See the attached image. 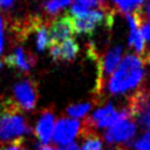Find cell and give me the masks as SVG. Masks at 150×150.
<instances>
[{
    "label": "cell",
    "mask_w": 150,
    "mask_h": 150,
    "mask_svg": "<svg viewBox=\"0 0 150 150\" xmlns=\"http://www.w3.org/2000/svg\"><path fill=\"white\" fill-rule=\"evenodd\" d=\"M79 137L83 138L81 150H102V141L96 135V132L88 131L81 127Z\"/></svg>",
    "instance_id": "15"
},
{
    "label": "cell",
    "mask_w": 150,
    "mask_h": 150,
    "mask_svg": "<svg viewBox=\"0 0 150 150\" xmlns=\"http://www.w3.org/2000/svg\"><path fill=\"white\" fill-rule=\"evenodd\" d=\"M112 2L123 13L129 14L130 12H134V11L141 8L142 5L145 2V0H112Z\"/></svg>",
    "instance_id": "19"
},
{
    "label": "cell",
    "mask_w": 150,
    "mask_h": 150,
    "mask_svg": "<svg viewBox=\"0 0 150 150\" xmlns=\"http://www.w3.org/2000/svg\"><path fill=\"white\" fill-rule=\"evenodd\" d=\"M139 30L144 39V41H150V21H145L144 14L142 16L141 23H139Z\"/></svg>",
    "instance_id": "21"
},
{
    "label": "cell",
    "mask_w": 150,
    "mask_h": 150,
    "mask_svg": "<svg viewBox=\"0 0 150 150\" xmlns=\"http://www.w3.org/2000/svg\"><path fill=\"white\" fill-rule=\"evenodd\" d=\"M122 57V47L115 46L108 49L102 57L98 60V77H97V93H101V89L104 83V77L111 75L114 70L120 64Z\"/></svg>",
    "instance_id": "9"
},
{
    "label": "cell",
    "mask_w": 150,
    "mask_h": 150,
    "mask_svg": "<svg viewBox=\"0 0 150 150\" xmlns=\"http://www.w3.org/2000/svg\"><path fill=\"white\" fill-rule=\"evenodd\" d=\"M13 100L22 110H33L38 101L36 82L32 79H23L16 82L13 87Z\"/></svg>",
    "instance_id": "6"
},
{
    "label": "cell",
    "mask_w": 150,
    "mask_h": 150,
    "mask_svg": "<svg viewBox=\"0 0 150 150\" xmlns=\"http://www.w3.org/2000/svg\"><path fill=\"white\" fill-rule=\"evenodd\" d=\"M50 56L54 61H63V62H71L76 59L80 52V47L74 39H68L62 41L61 43L49 46Z\"/></svg>",
    "instance_id": "13"
},
{
    "label": "cell",
    "mask_w": 150,
    "mask_h": 150,
    "mask_svg": "<svg viewBox=\"0 0 150 150\" xmlns=\"http://www.w3.org/2000/svg\"><path fill=\"white\" fill-rule=\"evenodd\" d=\"M36 34V48L39 52L45 50L49 45V36H48V27L43 21H41L35 29Z\"/></svg>",
    "instance_id": "16"
},
{
    "label": "cell",
    "mask_w": 150,
    "mask_h": 150,
    "mask_svg": "<svg viewBox=\"0 0 150 150\" xmlns=\"http://www.w3.org/2000/svg\"><path fill=\"white\" fill-rule=\"evenodd\" d=\"M4 27H5L4 20H2V18H1V19H0V54H1L2 50H4V43H5V40H4Z\"/></svg>",
    "instance_id": "24"
},
{
    "label": "cell",
    "mask_w": 150,
    "mask_h": 150,
    "mask_svg": "<svg viewBox=\"0 0 150 150\" xmlns=\"http://www.w3.org/2000/svg\"><path fill=\"white\" fill-rule=\"evenodd\" d=\"M96 8L97 11H109L105 0H71L70 15L77 16Z\"/></svg>",
    "instance_id": "14"
},
{
    "label": "cell",
    "mask_w": 150,
    "mask_h": 150,
    "mask_svg": "<svg viewBox=\"0 0 150 150\" xmlns=\"http://www.w3.org/2000/svg\"><path fill=\"white\" fill-rule=\"evenodd\" d=\"M81 127H82V124L79 120L62 116L57 120V122L54 127L52 139L54 141L55 144L64 146V145L71 143L76 136H79Z\"/></svg>",
    "instance_id": "7"
},
{
    "label": "cell",
    "mask_w": 150,
    "mask_h": 150,
    "mask_svg": "<svg viewBox=\"0 0 150 150\" xmlns=\"http://www.w3.org/2000/svg\"><path fill=\"white\" fill-rule=\"evenodd\" d=\"M128 109L130 117L137 121L141 128L150 129V91L146 89L137 90L129 100Z\"/></svg>",
    "instance_id": "5"
},
{
    "label": "cell",
    "mask_w": 150,
    "mask_h": 150,
    "mask_svg": "<svg viewBox=\"0 0 150 150\" xmlns=\"http://www.w3.org/2000/svg\"><path fill=\"white\" fill-rule=\"evenodd\" d=\"M93 103L91 102H86V103H77V104H71L67 107L66 114L70 116V118H80L82 116H86L89 110L91 109Z\"/></svg>",
    "instance_id": "17"
},
{
    "label": "cell",
    "mask_w": 150,
    "mask_h": 150,
    "mask_svg": "<svg viewBox=\"0 0 150 150\" xmlns=\"http://www.w3.org/2000/svg\"><path fill=\"white\" fill-rule=\"evenodd\" d=\"M144 66L145 62L139 55H125L109 79V93L112 95H121L138 87L145 75Z\"/></svg>",
    "instance_id": "1"
},
{
    "label": "cell",
    "mask_w": 150,
    "mask_h": 150,
    "mask_svg": "<svg viewBox=\"0 0 150 150\" xmlns=\"http://www.w3.org/2000/svg\"><path fill=\"white\" fill-rule=\"evenodd\" d=\"M22 142H23V138H19V139L0 148V150H20L22 148Z\"/></svg>",
    "instance_id": "22"
},
{
    "label": "cell",
    "mask_w": 150,
    "mask_h": 150,
    "mask_svg": "<svg viewBox=\"0 0 150 150\" xmlns=\"http://www.w3.org/2000/svg\"><path fill=\"white\" fill-rule=\"evenodd\" d=\"M74 22L73 16L70 13H66L62 15L56 16L48 29V36H49V46L61 43L62 41H66L68 39H73L74 35Z\"/></svg>",
    "instance_id": "8"
},
{
    "label": "cell",
    "mask_w": 150,
    "mask_h": 150,
    "mask_svg": "<svg viewBox=\"0 0 150 150\" xmlns=\"http://www.w3.org/2000/svg\"><path fill=\"white\" fill-rule=\"evenodd\" d=\"M15 1L16 0H0V9H4V11L11 9L14 6Z\"/></svg>",
    "instance_id": "23"
},
{
    "label": "cell",
    "mask_w": 150,
    "mask_h": 150,
    "mask_svg": "<svg viewBox=\"0 0 150 150\" xmlns=\"http://www.w3.org/2000/svg\"><path fill=\"white\" fill-rule=\"evenodd\" d=\"M128 118H130V111L128 107L118 110L115 108V105L108 103L107 105L97 109L91 116L87 117L82 123V128L88 131L95 132L97 129L110 128L117 122Z\"/></svg>",
    "instance_id": "3"
},
{
    "label": "cell",
    "mask_w": 150,
    "mask_h": 150,
    "mask_svg": "<svg viewBox=\"0 0 150 150\" xmlns=\"http://www.w3.org/2000/svg\"><path fill=\"white\" fill-rule=\"evenodd\" d=\"M70 2L71 0H45L42 2V8L47 14L54 15L61 9H64L67 6H69Z\"/></svg>",
    "instance_id": "18"
},
{
    "label": "cell",
    "mask_w": 150,
    "mask_h": 150,
    "mask_svg": "<svg viewBox=\"0 0 150 150\" xmlns=\"http://www.w3.org/2000/svg\"><path fill=\"white\" fill-rule=\"evenodd\" d=\"M22 109L13 97L0 100V144L12 143L29 131Z\"/></svg>",
    "instance_id": "2"
},
{
    "label": "cell",
    "mask_w": 150,
    "mask_h": 150,
    "mask_svg": "<svg viewBox=\"0 0 150 150\" xmlns=\"http://www.w3.org/2000/svg\"><path fill=\"white\" fill-rule=\"evenodd\" d=\"M55 127V112L53 108H46L41 111L40 117L38 118L34 135L38 139V144L41 146H46L53 137V131Z\"/></svg>",
    "instance_id": "10"
},
{
    "label": "cell",
    "mask_w": 150,
    "mask_h": 150,
    "mask_svg": "<svg viewBox=\"0 0 150 150\" xmlns=\"http://www.w3.org/2000/svg\"><path fill=\"white\" fill-rule=\"evenodd\" d=\"M20 150H27V149H23V148H21V149H20Z\"/></svg>",
    "instance_id": "28"
},
{
    "label": "cell",
    "mask_w": 150,
    "mask_h": 150,
    "mask_svg": "<svg viewBox=\"0 0 150 150\" xmlns=\"http://www.w3.org/2000/svg\"><path fill=\"white\" fill-rule=\"evenodd\" d=\"M136 134V124L130 120H123L114 124L112 127L108 128L104 132L103 137L107 143H122L130 141Z\"/></svg>",
    "instance_id": "11"
},
{
    "label": "cell",
    "mask_w": 150,
    "mask_h": 150,
    "mask_svg": "<svg viewBox=\"0 0 150 150\" xmlns=\"http://www.w3.org/2000/svg\"><path fill=\"white\" fill-rule=\"evenodd\" d=\"M40 150H63V149H59V148H54V146L46 145V146H41Z\"/></svg>",
    "instance_id": "26"
},
{
    "label": "cell",
    "mask_w": 150,
    "mask_h": 150,
    "mask_svg": "<svg viewBox=\"0 0 150 150\" xmlns=\"http://www.w3.org/2000/svg\"><path fill=\"white\" fill-rule=\"evenodd\" d=\"M0 19H1V15H0Z\"/></svg>",
    "instance_id": "29"
},
{
    "label": "cell",
    "mask_w": 150,
    "mask_h": 150,
    "mask_svg": "<svg viewBox=\"0 0 150 150\" xmlns=\"http://www.w3.org/2000/svg\"><path fill=\"white\" fill-rule=\"evenodd\" d=\"M63 150H80V148H79V144L76 142H71V143L64 145Z\"/></svg>",
    "instance_id": "25"
},
{
    "label": "cell",
    "mask_w": 150,
    "mask_h": 150,
    "mask_svg": "<svg viewBox=\"0 0 150 150\" xmlns=\"http://www.w3.org/2000/svg\"><path fill=\"white\" fill-rule=\"evenodd\" d=\"M1 67H2V61H0V69H1Z\"/></svg>",
    "instance_id": "27"
},
{
    "label": "cell",
    "mask_w": 150,
    "mask_h": 150,
    "mask_svg": "<svg viewBox=\"0 0 150 150\" xmlns=\"http://www.w3.org/2000/svg\"><path fill=\"white\" fill-rule=\"evenodd\" d=\"M132 150H150V129L131 144Z\"/></svg>",
    "instance_id": "20"
},
{
    "label": "cell",
    "mask_w": 150,
    "mask_h": 150,
    "mask_svg": "<svg viewBox=\"0 0 150 150\" xmlns=\"http://www.w3.org/2000/svg\"><path fill=\"white\" fill-rule=\"evenodd\" d=\"M4 62L11 68H15L23 73H27L32 67L35 66L36 57L32 52L26 50L22 47H18L12 54L4 57Z\"/></svg>",
    "instance_id": "12"
},
{
    "label": "cell",
    "mask_w": 150,
    "mask_h": 150,
    "mask_svg": "<svg viewBox=\"0 0 150 150\" xmlns=\"http://www.w3.org/2000/svg\"><path fill=\"white\" fill-rule=\"evenodd\" d=\"M73 16V15H71ZM114 21L112 11H97L93 9L87 13H83L77 16H73L74 22V33L83 34L86 36H91L97 26L104 23L108 28H111Z\"/></svg>",
    "instance_id": "4"
}]
</instances>
